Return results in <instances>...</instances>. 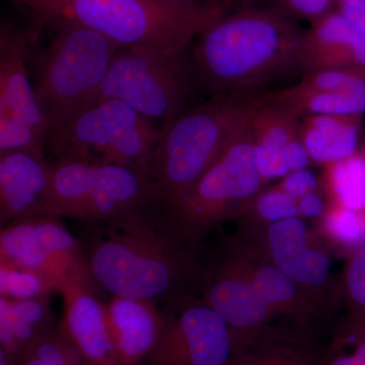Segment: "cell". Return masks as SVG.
I'll list each match as a JSON object with an SVG mask.
<instances>
[{
    "mask_svg": "<svg viewBox=\"0 0 365 365\" xmlns=\"http://www.w3.org/2000/svg\"><path fill=\"white\" fill-rule=\"evenodd\" d=\"M261 93L210 96L163 129L148 170L158 191L155 208L174 203L195 184L250 123Z\"/></svg>",
    "mask_w": 365,
    "mask_h": 365,
    "instance_id": "cell-3",
    "label": "cell"
},
{
    "mask_svg": "<svg viewBox=\"0 0 365 365\" xmlns=\"http://www.w3.org/2000/svg\"><path fill=\"white\" fill-rule=\"evenodd\" d=\"M299 71L356 69L365 71V36L337 11L311 24L300 47Z\"/></svg>",
    "mask_w": 365,
    "mask_h": 365,
    "instance_id": "cell-16",
    "label": "cell"
},
{
    "mask_svg": "<svg viewBox=\"0 0 365 365\" xmlns=\"http://www.w3.org/2000/svg\"><path fill=\"white\" fill-rule=\"evenodd\" d=\"M33 9L38 16L47 21L63 6L66 0H18Z\"/></svg>",
    "mask_w": 365,
    "mask_h": 365,
    "instance_id": "cell-33",
    "label": "cell"
},
{
    "mask_svg": "<svg viewBox=\"0 0 365 365\" xmlns=\"http://www.w3.org/2000/svg\"><path fill=\"white\" fill-rule=\"evenodd\" d=\"M337 2L338 0H279L277 9L290 18L312 24L335 11Z\"/></svg>",
    "mask_w": 365,
    "mask_h": 365,
    "instance_id": "cell-29",
    "label": "cell"
},
{
    "mask_svg": "<svg viewBox=\"0 0 365 365\" xmlns=\"http://www.w3.org/2000/svg\"><path fill=\"white\" fill-rule=\"evenodd\" d=\"M105 306L120 365L145 361L163 332V309L150 300L121 297H112Z\"/></svg>",
    "mask_w": 365,
    "mask_h": 365,
    "instance_id": "cell-17",
    "label": "cell"
},
{
    "mask_svg": "<svg viewBox=\"0 0 365 365\" xmlns=\"http://www.w3.org/2000/svg\"><path fill=\"white\" fill-rule=\"evenodd\" d=\"M83 244L93 282L112 297L170 302L191 272L186 245L150 207L86 225Z\"/></svg>",
    "mask_w": 365,
    "mask_h": 365,
    "instance_id": "cell-2",
    "label": "cell"
},
{
    "mask_svg": "<svg viewBox=\"0 0 365 365\" xmlns=\"http://www.w3.org/2000/svg\"><path fill=\"white\" fill-rule=\"evenodd\" d=\"M0 365H18L16 361L7 355L4 350L0 349Z\"/></svg>",
    "mask_w": 365,
    "mask_h": 365,
    "instance_id": "cell-36",
    "label": "cell"
},
{
    "mask_svg": "<svg viewBox=\"0 0 365 365\" xmlns=\"http://www.w3.org/2000/svg\"><path fill=\"white\" fill-rule=\"evenodd\" d=\"M49 162L46 215L90 225L158 205L157 189L145 170L69 158Z\"/></svg>",
    "mask_w": 365,
    "mask_h": 365,
    "instance_id": "cell-7",
    "label": "cell"
},
{
    "mask_svg": "<svg viewBox=\"0 0 365 365\" xmlns=\"http://www.w3.org/2000/svg\"><path fill=\"white\" fill-rule=\"evenodd\" d=\"M300 119L262 98L261 105L255 111L250 129L253 138L255 157L263 181L287 177L285 148L299 138Z\"/></svg>",
    "mask_w": 365,
    "mask_h": 365,
    "instance_id": "cell-18",
    "label": "cell"
},
{
    "mask_svg": "<svg viewBox=\"0 0 365 365\" xmlns=\"http://www.w3.org/2000/svg\"><path fill=\"white\" fill-rule=\"evenodd\" d=\"M182 297L163 309L165 324L148 365H228L232 355V330L207 302H186Z\"/></svg>",
    "mask_w": 365,
    "mask_h": 365,
    "instance_id": "cell-11",
    "label": "cell"
},
{
    "mask_svg": "<svg viewBox=\"0 0 365 365\" xmlns=\"http://www.w3.org/2000/svg\"><path fill=\"white\" fill-rule=\"evenodd\" d=\"M190 47L176 52L119 48L93 102L120 101L163 130L201 90Z\"/></svg>",
    "mask_w": 365,
    "mask_h": 365,
    "instance_id": "cell-6",
    "label": "cell"
},
{
    "mask_svg": "<svg viewBox=\"0 0 365 365\" xmlns=\"http://www.w3.org/2000/svg\"><path fill=\"white\" fill-rule=\"evenodd\" d=\"M50 162L30 151L0 153V225L46 215Z\"/></svg>",
    "mask_w": 365,
    "mask_h": 365,
    "instance_id": "cell-14",
    "label": "cell"
},
{
    "mask_svg": "<svg viewBox=\"0 0 365 365\" xmlns=\"http://www.w3.org/2000/svg\"><path fill=\"white\" fill-rule=\"evenodd\" d=\"M262 182L249 123L184 195L155 210L175 239L191 245L216 223L246 207L258 195Z\"/></svg>",
    "mask_w": 365,
    "mask_h": 365,
    "instance_id": "cell-8",
    "label": "cell"
},
{
    "mask_svg": "<svg viewBox=\"0 0 365 365\" xmlns=\"http://www.w3.org/2000/svg\"><path fill=\"white\" fill-rule=\"evenodd\" d=\"M53 321L50 297L28 299L0 297L1 350L14 361H20L38 340L52 332Z\"/></svg>",
    "mask_w": 365,
    "mask_h": 365,
    "instance_id": "cell-21",
    "label": "cell"
},
{
    "mask_svg": "<svg viewBox=\"0 0 365 365\" xmlns=\"http://www.w3.org/2000/svg\"><path fill=\"white\" fill-rule=\"evenodd\" d=\"M255 209L266 222L275 223L297 217L299 203L282 189H273L255 197Z\"/></svg>",
    "mask_w": 365,
    "mask_h": 365,
    "instance_id": "cell-27",
    "label": "cell"
},
{
    "mask_svg": "<svg viewBox=\"0 0 365 365\" xmlns=\"http://www.w3.org/2000/svg\"><path fill=\"white\" fill-rule=\"evenodd\" d=\"M362 211L336 209L328 218L331 234L344 244L359 246L365 244V215Z\"/></svg>",
    "mask_w": 365,
    "mask_h": 365,
    "instance_id": "cell-28",
    "label": "cell"
},
{
    "mask_svg": "<svg viewBox=\"0 0 365 365\" xmlns=\"http://www.w3.org/2000/svg\"><path fill=\"white\" fill-rule=\"evenodd\" d=\"M85 362L60 333H48L26 352L18 365H79ZM86 364V362H85Z\"/></svg>",
    "mask_w": 365,
    "mask_h": 365,
    "instance_id": "cell-25",
    "label": "cell"
},
{
    "mask_svg": "<svg viewBox=\"0 0 365 365\" xmlns=\"http://www.w3.org/2000/svg\"><path fill=\"white\" fill-rule=\"evenodd\" d=\"M227 9L191 45L201 90L209 95L263 93L261 88L299 71L306 30L277 7Z\"/></svg>",
    "mask_w": 365,
    "mask_h": 365,
    "instance_id": "cell-1",
    "label": "cell"
},
{
    "mask_svg": "<svg viewBox=\"0 0 365 365\" xmlns=\"http://www.w3.org/2000/svg\"><path fill=\"white\" fill-rule=\"evenodd\" d=\"M246 365H292L284 364V362H277V361H264V362H256V364H246Z\"/></svg>",
    "mask_w": 365,
    "mask_h": 365,
    "instance_id": "cell-38",
    "label": "cell"
},
{
    "mask_svg": "<svg viewBox=\"0 0 365 365\" xmlns=\"http://www.w3.org/2000/svg\"><path fill=\"white\" fill-rule=\"evenodd\" d=\"M29 37L6 26L0 32V118L21 120L41 135L49 127L41 111L29 73Z\"/></svg>",
    "mask_w": 365,
    "mask_h": 365,
    "instance_id": "cell-15",
    "label": "cell"
},
{
    "mask_svg": "<svg viewBox=\"0 0 365 365\" xmlns=\"http://www.w3.org/2000/svg\"><path fill=\"white\" fill-rule=\"evenodd\" d=\"M270 103L302 118L309 115H347L365 113V71L338 69L302 76L297 85L262 93Z\"/></svg>",
    "mask_w": 365,
    "mask_h": 365,
    "instance_id": "cell-12",
    "label": "cell"
},
{
    "mask_svg": "<svg viewBox=\"0 0 365 365\" xmlns=\"http://www.w3.org/2000/svg\"><path fill=\"white\" fill-rule=\"evenodd\" d=\"M362 116L309 115L300 119L299 136L312 160L340 162L357 153Z\"/></svg>",
    "mask_w": 365,
    "mask_h": 365,
    "instance_id": "cell-22",
    "label": "cell"
},
{
    "mask_svg": "<svg viewBox=\"0 0 365 365\" xmlns=\"http://www.w3.org/2000/svg\"><path fill=\"white\" fill-rule=\"evenodd\" d=\"M57 292L54 281L28 269L0 266V295L11 299L50 297Z\"/></svg>",
    "mask_w": 365,
    "mask_h": 365,
    "instance_id": "cell-24",
    "label": "cell"
},
{
    "mask_svg": "<svg viewBox=\"0 0 365 365\" xmlns=\"http://www.w3.org/2000/svg\"><path fill=\"white\" fill-rule=\"evenodd\" d=\"M357 351H359L360 365H365V339L357 343Z\"/></svg>",
    "mask_w": 365,
    "mask_h": 365,
    "instance_id": "cell-37",
    "label": "cell"
},
{
    "mask_svg": "<svg viewBox=\"0 0 365 365\" xmlns=\"http://www.w3.org/2000/svg\"><path fill=\"white\" fill-rule=\"evenodd\" d=\"M49 23L56 31L34 56L32 81L51 134L95 100L121 47L88 26L61 20Z\"/></svg>",
    "mask_w": 365,
    "mask_h": 365,
    "instance_id": "cell-5",
    "label": "cell"
},
{
    "mask_svg": "<svg viewBox=\"0 0 365 365\" xmlns=\"http://www.w3.org/2000/svg\"><path fill=\"white\" fill-rule=\"evenodd\" d=\"M336 11L365 36V0H338Z\"/></svg>",
    "mask_w": 365,
    "mask_h": 365,
    "instance_id": "cell-32",
    "label": "cell"
},
{
    "mask_svg": "<svg viewBox=\"0 0 365 365\" xmlns=\"http://www.w3.org/2000/svg\"><path fill=\"white\" fill-rule=\"evenodd\" d=\"M170 0H66L51 19L102 34L121 48L176 52L187 49L227 9Z\"/></svg>",
    "mask_w": 365,
    "mask_h": 365,
    "instance_id": "cell-4",
    "label": "cell"
},
{
    "mask_svg": "<svg viewBox=\"0 0 365 365\" xmlns=\"http://www.w3.org/2000/svg\"><path fill=\"white\" fill-rule=\"evenodd\" d=\"M0 266L43 274L54 281L57 292L76 278L93 282L83 244L56 216H26L1 227Z\"/></svg>",
    "mask_w": 365,
    "mask_h": 365,
    "instance_id": "cell-10",
    "label": "cell"
},
{
    "mask_svg": "<svg viewBox=\"0 0 365 365\" xmlns=\"http://www.w3.org/2000/svg\"><path fill=\"white\" fill-rule=\"evenodd\" d=\"M329 184L336 200L342 207L354 211L365 209V163L359 153L327 165Z\"/></svg>",
    "mask_w": 365,
    "mask_h": 365,
    "instance_id": "cell-23",
    "label": "cell"
},
{
    "mask_svg": "<svg viewBox=\"0 0 365 365\" xmlns=\"http://www.w3.org/2000/svg\"><path fill=\"white\" fill-rule=\"evenodd\" d=\"M93 281L71 279L59 288L63 297L60 333L86 365H120L108 325L106 306L96 294Z\"/></svg>",
    "mask_w": 365,
    "mask_h": 365,
    "instance_id": "cell-13",
    "label": "cell"
},
{
    "mask_svg": "<svg viewBox=\"0 0 365 365\" xmlns=\"http://www.w3.org/2000/svg\"><path fill=\"white\" fill-rule=\"evenodd\" d=\"M160 136V128L128 105L104 98L49 134L47 150L51 160L69 158L148 172Z\"/></svg>",
    "mask_w": 365,
    "mask_h": 365,
    "instance_id": "cell-9",
    "label": "cell"
},
{
    "mask_svg": "<svg viewBox=\"0 0 365 365\" xmlns=\"http://www.w3.org/2000/svg\"><path fill=\"white\" fill-rule=\"evenodd\" d=\"M253 282L270 306L284 304L295 294L294 281L277 267L259 269Z\"/></svg>",
    "mask_w": 365,
    "mask_h": 365,
    "instance_id": "cell-26",
    "label": "cell"
},
{
    "mask_svg": "<svg viewBox=\"0 0 365 365\" xmlns=\"http://www.w3.org/2000/svg\"><path fill=\"white\" fill-rule=\"evenodd\" d=\"M269 247L276 267L294 282L319 285L325 282L330 261L325 255L307 246V228L299 218L272 223Z\"/></svg>",
    "mask_w": 365,
    "mask_h": 365,
    "instance_id": "cell-19",
    "label": "cell"
},
{
    "mask_svg": "<svg viewBox=\"0 0 365 365\" xmlns=\"http://www.w3.org/2000/svg\"><path fill=\"white\" fill-rule=\"evenodd\" d=\"M347 287L352 299L359 306L365 307V247L350 264Z\"/></svg>",
    "mask_w": 365,
    "mask_h": 365,
    "instance_id": "cell-30",
    "label": "cell"
},
{
    "mask_svg": "<svg viewBox=\"0 0 365 365\" xmlns=\"http://www.w3.org/2000/svg\"><path fill=\"white\" fill-rule=\"evenodd\" d=\"M317 185L318 182L314 173L304 169L288 174L283 180L280 188L297 200H299L307 194L316 191Z\"/></svg>",
    "mask_w": 365,
    "mask_h": 365,
    "instance_id": "cell-31",
    "label": "cell"
},
{
    "mask_svg": "<svg viewBox=\"0 0 365 365\" xmlns=\"http://www.w3.org/2000/svg\"><path fill=\"white\" fill-rule=\"evenodd\" d=\"M297 203H299V215L306 216V217H316L324 211L323 200L316 192L302 197V199L297 200Z\"/></svg>",
    "mask_w": 365,
    "mask_h": 365,
    "instance_id": "cell-34",
    "label": "cell"
},
{
    "mask_svg": "<svg viewBox=\"0 0 365 365\" xmlns=\"http://www.w3.org/2000/svg\"><path fill=\"white\" fill-rule=\"evenodd\" d=\"M362 155V158H364V163H365V150H364V155Z\"/></svg>",
    "mask_w": 365,
    "mask_h": 365,
    "instance_id": "cell-39",
    "label": "cell"
},
{
    "mask_svg": "<svg viewBox=\"0 0 365 365\" xmlns=\"http://www.w3.org/2000/svg\"><path fill=\"white\" fill-rule=\"evenodd\" d=\"M178 4L198 6H222L234 4L237 0H170Z\"/></svg>",
    "mask_w": 365,
    "mask_h": 365,
    "instance_id": "cell-35",
    "label": "cell"
},
{
    "mask_svg": "<svg viewBox=\"0 0 365 365\" xmlns=\"http://www.w3.org/2000/svg\"><path fill=\"white\" fill-rule=\"evenodd\" d=\"M232 330H245L260 324L270 304L255 287L237 272L235 264H225L208 285L206 300Z\"/></svg>",
    "mask_w": 365,
    "mask_h": 365,
    "instance_id": "cell-20",
    "label": "cell"
}]
</instances>
